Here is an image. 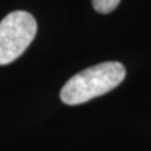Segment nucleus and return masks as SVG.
<instances>
[{
  "label": "nucleus",
  "mask_w": 151,
  "mask_h": 151,
  "mask_svg": "<svg viewBox=\"0 0 151 151\" xmlns=\"http://www.w3.org/2000/svg\"><path fill=\"white\" fill-rule=\"evenodd\" d=\"M126 69L120 62H103L70 77L60 89L65 105H81L112 91L125 79Z\"/></svg>",
  "instance_id": "obj_1"
},
{
  "label": "nucleus",
  "mask_w": 151,
  "mask_h": 151,
  "mask_svg": "<svg viewBox=\"0 0 151 151\" xmlns=\"http://www.w3.org/2000/svg\"><path fill=\"white\" fill-rule=\"evenodd\" d=\"M37 34V22L28 12H13L0 22V65L12 63L29 47Z\"/></svg>",
  "instance_id": "obj_2"
},
{
  "label": "nucleus",
  "mask_w": 151,
  "mask_h": 151,
  "mask_svg": "<svg viewBox=\"0 0 151 151\" xmlns=\"http://www.w3.org/2000/svg\"><path fill=\"white\" fill-rule=\"evenodd\" d=\"M120 0H92V5L94 10L101 13V14H107L115 10L119 5Z\"/></svg>",
  "instance_id": "obj_3"
}]
</instances>
